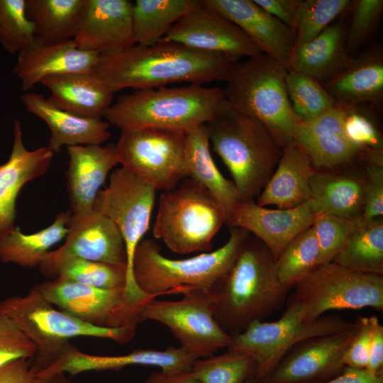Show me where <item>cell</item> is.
<instances>
[{"label":"cell","mask_w":383,"mask_h":383,"mask_svg":"<svg viewBox=\"0 0 383 383\" xmlns=\"http://www.w3.org/2000/svg\"><path fill=\"white\" fill-rule=\"evenodd\" d=\"M235 62L222 55L161 40L152 45L135 44L118 53L100 55L92 73L114 93L177 82L203 85L225 81Z\"/></svg>","instance_id":"6da1fadb"},{"label":"cell","mask_w":383,"mask_h":383,"mask_svg":"<svg viewBox=\"0 0 383 383\" xmlns=\"http://www.w3.org/2000/svg\"><path fill=\"white\" fill-rule=\"evenodd\" d=\"M290 289L279 282L270 250L248 232L231 267L206 295L215 319L233 337L280 309Z\"/></svg>","instance_id":"7a4b0ae2"},{"label":"cell","mask_w":383,"mask_h":383,"mask_svg":"<svg viewBox=\"0 0 383 383\" xmlns=\"http://www.w3.org/2000/svg\"><path fill=\"white\" fill-rule=\"evenodd\" d=\"M209 142L229 170L240 201L257 197L282 148L259 121L223 99L206 123Z\"/></svg>","instance_id":"3957f363"},{"label":"cell","mask_w":383,"mask_h":383,"mask_svg":"<svg viewBox=\"0 0 383 383\" xmlns=\"http://www.w3.org/2000/svg\"><path fill=\"white\" fill-rule=\"evenodd\" d=\"M223 99L222 89L202 84L135 90L120 96L103 118L121 131L152 128L186 132L209 122Z\"/></svg>","instance_id":"277c9868"},{"label":"cell","mask_w":383,"mask_h":383,"mask_svg":"<svg viewBox=\"0 0 383 383\" xmlns=\"http://www.w3.org/2000/svg\"><path fill=\"white\" fill-rule=\"evenodd\" d=\"M287 68L260 53L235 62L222 89L227 102L259 121L283 148L295 143L294 135L301 121L288 97Z\"/></svg>","instance_id":"5b68a950"},{"label":"cell","mask_w":383,"mask_h":383,"mask_svg":"<svg viewBox=\"0 0 383 383\" xmlns=\"http://www.w3.org/2000/svg\"><path fill=\"white\" fill-rule=\"evenodd\" d=\"M247 233L242 228H231L228 240L217 250L180 260L162 255L153 240H142L133 257L135 283L144 293L155 297L207 292L231 267Z\"/></svg>","instance_id":"8992f818"},{"label":"cell","mask_w":383,"mask_h":383,"mask_svg":"<svg viewBox=\"0 0 383 383\" xmlns=\"http://www.w3.org/2000/svg\"><path fill=\"white\" fill-rule=\"evenodd\" d=\"M0 311L15 321L34 344L35 354L31 360L34 376L50 367L74 338H105L124 344L136 331V328L98 327L55 309L37 285L24 296L1 300Z\"/></svg>","instance_id":"52a82bcc"},{"label":"cell","mask_w":383,"mask_h":383,"mask_svg":"<svg viewBox=\"0 0 383 383\" xmlns=\"http://www.w3.org/2000/svg\"><path fill=\"white\" fill-rule=\"evenodd\" d=\"M226 219L220 203L201 184L186 177L161 194L152 233L174 252H204L211 250Z\"/></svg>","instance_id":"ba28073f"},{"label":"cell","mask_w":383,"mask_h":383,"mask_svg":"<svg viewBox=\"0 0 383 383\" xmlns=\"http://www.w3.org/2000/svg\"><path fill=\"white\" fill-rule=\"evenodd\" d=\"M289 300L280 318L272 322H253L233 336L227 348L252 358L255 377L257 379L262 380L298 343L313 337L343 331L354 324L337 314L323 315L312 321H305L300 304L292 296Z\"/></svg>","instance_id":"9c48e42d"},{"label":"cell","mask_w":383,"mask_h":383,"mask_svg":"<svg viewBox=\"0 0 383 383\" xmlns=\"http://www.w3.org/2000/svg\"><path fill=\"white\" fill-rule=\"evenodd\" d=\"M156 189L134 172L123 167L110 175L108 185L98 193L93 210L109 218L123 239L126 257V295L137 302H148L152 296L137 285L133 273L135 249L149 229Z\"/></svg>","instance_id":"30bf717a"},{"label":"cell","mask_w":383,"mask_h":383,"mask_svg":"<svg viewBox=\"0 0 383 383\" xmlns=\"http://www.w3.org/2000/svg\"><path fill=\"white\" fill-rule=\"evenodd\" d=\"M291 296L305 321L332 310L366 307L383 311V276L345 268L334 262L318 265L294 286Z\"/></svg>","instance_id":"8fae6325"},{"label":"cell","mask_w":383,"mask_h":383,"mask_svg":"<svg viewBox=\"0 0 383 383\" xmlns=\"http://www.w3.org/2000/svg\"><path fill=\"white\" fill-rule=\"evenodd\" d=\"M186 132L163 128L122 131L115 150L118 164L157 191L174 188L187 177Z\"/></svg>","instance_id":"7c38bea8"},{"label":"cell","mask_w":383,"mask_h":383,"mask_svg":"<svg viewBox=\"0 0 383 383\" xmlns=\"http://www.w3.org/2000/svg\"><path fill=\"white\" fill-rule=\"evenodd\" d=\"M37 287L52 305L98 327L137 328L147 304L131 299L125 287L101 289L58 277Z\"/></svg>","instance_id":"4fadbf2b"},{"label":"cell","mask_w":383,"mask_h":383,"mask_svg":"<svg viewBox=\"0 0 383 383\" xmlns=\"http://www.w3.org/2000/svg\"><path fill=\"white\" fill-rule=\"evenodd\" d=\"M142 322L150 320L168 328L183 350L198 358L214 355L226 348L232 336L218 323L206 292L192 291L177 301L153 299L141 313Z\"/></svg>","instance_id":"5bb4252c"},{"label":"cell","mask_w":383,"mask_h":383,"mask_svg":"<svg viewBox=\"0 0 383 383\" xmlns=\"http://www.w3.org/2000/svg\"><path fill=\"white\" fill-rule=\"evenodd\" d=\"M359 320L343 331L306 339L292 348L262 379L267 383H323L344 369L343 357Z\"/></svg>","instance_id":"9a60e30c"},{"label":"cell","mask_w":383,"mask_h":383,"mask_svg":"<svg viewBox=\"0 0 383 383\" xmlns=\"http://www.w3.org/2000/svg\"><path fill=\"white\" fill-rule=\"evenodd\" d=\"M162 40L222 55L235 62L262 53L239 27L201 1L174 24Z\"/></svg>","instance_id":"2e32d148"},{"label":"cell","mask_w":383,"mask_h":383,"mask_svg":"<svg viewBox=\"0 0 383 383\" xmlns=\"http://www.w3.org/2000/svg\"><path fill=\"white\" fill-rule=\"evenodd\" d=\"M128 0H84L72 38L77 46L100 55L134 45L132 9Z\"/></svg>","instance_id":"e0dca14e"},{"label":"cell","mask_w":383,"mask_h":383,"mask_svg":"<svg viewBox=\"0 0 383 383\" xmlns=\"http://www.w3.org/2000/svg\"><path fill=\"white\" fill-rule=\"evenodd\" d=\"M68 228L65 243L59 248L49 251L40 265L65 257H77L126 267L123 239L109 218L93 210L82 216H70Z\"/></svg>","instance_id":"ac0fdd59"},{"label":"cell","mask_w":383,"mask_h":383,"mask_svg":"<svg viewBox=\"0 0 383 383\" xmlns=\"http://www.w3.org/2000/svg\"><path fill=\"white\" fill-rule=\"evenodd\" d=\"M316 217L304 205L293 209H268L254 199L239 201L226 217L230 228H242L258 238L274 260L297 235L311 227Z\"/></svg>","instance_id":"d6986e66"},{"label":"cell","mask_w":383,"mask_h":383,"mask_svg":"<svg viewBox=\"0 0 383 383\" xmlns=\"http://www.w3.org/2000/svg\"><path fill=\"white\" fill-rule=\"evenodd\" d=\"M196 359L180 347L170 346L163 350L139 349L126 355L104 356L84 353L70 343L56 360L35 377L58 372L76 375L89 371L118 370L131 365L155 366L167 371L188 370Z\"/></svg>","instance_id":"ffe728a7"},{"label":"cell","mask_w":383,"mask_h":383,"mask_svg":"<svg viewBox=\"0 0 383 383\" xmlns=\"http://www.w3.org/2000/svg\"><path fill=\"white\" fill-rule=\"evenodd\" d=\"M239 27L261 52L287 68L295 43V31L253 0H201Z\"/></svg>","instance_id":"44dd1931"},{"label":"cell","mask_w":383,"mask_h":383,"mask_svg":"<svg viewBox=\"0 0 383 383\" xmlns=\"http://www.w3.org/2000/svg\"><path fill=\"white\" fill-rule=\"evenodd\" d=\"M344 107L337 104L311 120L300 121L295 143L307 155L314 168L331 170L352 165L360 157L343 132Z\"/></svg>","instance_id":"7402d4cb"},{"label":"cell","mask_w":383,"mask_h":383,"mask_svg":"<svg viewBox=\"0 0 383 383\" xmlns=\"http://www.w3.org/2000/svg\"><path fill=\"white\" fill-rule=\"evenodd\" d=\"M67 152L69 212L72 217H79L93 211L101 187L118 162L113 144L68 146Z\"/></svg>","instance_id":"603a6c76"},{"label":"cell","mask_w":383,"mask_h":383,"mask_svg":"<svg viewBox=\"0 0 383 383\" xmlns=\"http://www.w3.org/2000/svg\"><path fill=\"white\" fill-rule=\"evenodd\" d=\"M53 156L48 146L28 150L23 141L21 123L14 121L11 153L0 165V238L15 228L16 203L21 188L45 173Z\"/></svg>","instance_id":"cb8c5ba5"},{"label":"cell","mask_w":383,"mask_h":383,"mask_svg":"<svg viewBox=\"0 0 383 383\" xmlns=\"http://www.w3.org/2000/svg\"><path fill=\"white\" fill-rule=\"evenodd\" d=\"M100 55L79 49L72 39L53 43H36L18 54L13 72L28 91L46 77L92 73Z\"/></svg>","instance_id":"d4e9b609"},{"label":"cell","mask_w":383,"mask_h":383,"mask_svg":"<svg viewBox=\"0 0 383 383\" xmlns=\"http://www.w3.org/2000/svg\"><path fill=\"white\" fill-rule=\"evenodd\" d=\"M26 111L43 120L50 131L48 148L53 152L62 146L101 145L111 137L109 124L99 118H87L62 110L36 92L20 96Z\"/></svg>","instance_id":"484cf974"},{"label":"cell","mask_w":383,"mask_h":383,"mask_svg":"<svg viewBox=\"0 0 383 383\" xmlns=\"http://www.w3.org/2000/svg\"><path fill=\"white\" fill-rule=\"evenodd\" d=\"M337 104L354 106L362 104L382 105L383 99V52L373 45L357 57L337 77L323 84Z\"/></svg>","instance_id":"4316f807"},{"label":"cell","mask_w":383,"mask_h":383,"mask_svg":"<svg viewBox=\"0 0 383 383\" xmlns=\"http://www.w3.org/2000/svg\"><path fill=\"white\" fill-rule=\"evenodd\" d=\"M306 152L296 143L282 148L278 164L257 197L261 206L293 209L311 198V179L316 172Z\"/></svg>","instance_id":"83f0119b"},{"label":"cell","mask_w":383,"mask_h":383,"mask_svg":"<svg viewBox=\"0 0 383 383\" xmlns=\"http://www.w3.org/2000/svg\"><path fill=\"white\" fill-rule=\"evenodd\" d=\"M343 23H333L318 36L292 51L287 70L308 75L322 84L350 65L352 57L345 46Z\"/></svg>","instance_id":"f1b7e54d"},{"label":"cell","mask_w":383,"mask_h":383,"mask_svg":"<svg viewBox=\"0 0 383 383\" xmlns=\"http://www.w3.org/2000/svg\"><path fill=\"white\" fill-rule=\"evenodd\" d=\"M40 83L49 89L52 103L80 116L103 118L112 104L114 93L93 73L51 75Z\"/></svg>","instance_id":"f546056e"},{"label":"cell","mask_w":383,"mask_h":383,"mask_svg":"<svg viewBox=\"0 0 383 383\" xmlns=\"http://www.w3.org/2000/svg\"><path fill=\"white\" fill-rule=\"evenodd\" d=\"M365 177L330 170H316L311 179V198L304 205L313 213L356 219L363 210Z\"/></svg>","instance_id":"4dcf8cb0"},{"label":"cell","mask_w":383,"mask_h":383,"mask_svg":"<svg viewBox=\"0 0 383 383\" xmlns=\"http://www.w3.org/2000/svg\"><path fill=\"white\" fill-rule=\"evenodd\" d=\"M209 145L206 124L186 131L184 162L187 177L204 187L223 207L227 217L240 201L233 181L226 179L216 165Z\"/></svg>","instance_id":"1f68e13d"},{"label":"cell","mask_w":383,"mask_h":383,"mask_svg":"<svg viewBox=\"0 0 383 383\" xmlns=\"http://www.w3.org/2000/svg\"><path fill=\"white\" fill-rule=\"evenodd\" d=\"M70 213L60 212L45 228L24 234L18 226L0 238V261L27 267H38L43 257L54 245L68 233Z\"/></svg>","instance_id":"d6a6232c"},{"label":"cell","mask_w":383,"mask_h":383,"mask_svg":"<svg viewBox=\"0 0 383 383\" xmlns=\"http://www.w3.org/2000/svg\"><path fill=\"white\" fill-rule=\"evenodd\" d=\"M351 270L383 275L382 217L357 223L333 261Z\"/></svg>","instance_id":"836d02e7"},{"label":"cell","mask_w":383,"mask_h":383,"mask_svg":"<svg viewBox=\"0 0 383 383\" xmlns=\"http://www.w3.org/2000/svg\"><path fill=\"white\" fill-rule=\"evenodd\" d=\"M84 0H26L36 40L53 44L73 38Z\"/></svg>","instance_id":"e575fe53"},{"label":"cell","mask_w":383,"mask_h":383,"mask_svg":"<svg viewBox=\"0 0 383 383\" xmlns=\"http://www.w3.org/2000/svg\"><path fill=\"white\" fill-rule=\"evenodd\" d=\"M199 0H136L132 21L135 44L152 45L161 40L171 28Z\"/></svg>","instance_id":"d590c367"},{"label":"cell","mask_w":383,"mask_h":383,"mask_svg":"<svg viewBox=\"0 0 383 383\" xmlns=\"http://www.w3.org/2000/svg\"><path fill=\"white\" fill-rule=\"evenodd\" d=\"M38 267L45 277H58L94 287L115 289L126 286V267L65 257L42 263Z\"/></svg>","instance_id":"8d00e7d4"},{"label":"cell","mask_w":383,"mask_h":383,"mask_svg":"<svg viewBox=\"0 0 383 383\" xmlns=\"http://www.w3.org/2000/svg\"><path fill=\"white\" fill-rule=\"evenodd\" d=\"M319 256L318 241L311 226L292 240L276 260L279 282L292 288L318 265Z\"/></svg>","instance_id":"74e56055"},{"label":"cell","mask_w":383,"mask_h":383,"mask_svg":"<svg viewBox=\"0 0 383 383\" xmlns=\"http://www.w3.org/2000/svg\"><path fill=\"white\" fill-rule=\"evenodd\" d=\"M191 370L201 383H245L255 374L250 355L228 350L221 355L196 359Z\"/></svg>","instance_id":"f35d334b"},{"label":"cell","mask_w":383,"mask_h":383,"mask_svg":"<svg viewBox=\"0 0 383 383\" xmlns=\"http://www.w3.org/2000/svg\"><path fill=\"white\" fill-rule=\"evenodd\" d=\"M286 86L292 109L301 121L315 118L337 104L321 83L302 73L287 70Z\"/></svg>","instance_id":"ab89813d"},{"label":"cell","mask_w":383,"mask_h":383,"mask_svg":"<svg viewBox=\"0 0 383 383\" xmlns=\"http://www.w3.org/2000/svg\"><path fill=\"white\" fill-rule=\"evenodd\" d=\"M352 3L350 0H302L296 18L293 50L318 36Z\"/></svg>","instance_id":"60d3db41"},{"label":"cell","mask_w":383,"mask_h":383,"mask_svg":"<svg viewBox=\"0 0 383 383\" xmlns=\"http://www.w3.org/2000/svg\"><path fill=\"white\" fill-rule=\"evenodd\" d=\"M35 29L26 14V0H0V44L16 54L36 43Z\"/></svg>","instance_id":"b9f144b4"},{"label":"cell","mask_w":383,"mask_h":383,"mask_svg":"<svg viewBox=\"0 0 383 383\" xmlns=\"http://www.w3.org/2000/svg\"><path fill=\"white\" fill-rule=\"evenodd\" d=\"M358 218L350 219L328 213L316 214L312 226L320 248L318 265L333 261L356 226Z\"/></svg>","instance_id":"7bdbcfd3"},{"label":"cell","mask_w":383,"mask_h":383,"mask_svg":"<svg viewBox=\"0 0 383 383\" xmlns=\"http://www.w3.org/2000/svg\"><path fill=\"white\" fill-rule=\"evenodd\" d=\"M350 23L345 33V46L350 54L356 52L370 38L383 13L382 0L353 1Z\"/></svg>","instance_id":"ee69618b"},{"label":"cell","mask_w":383,"mask_h":383,"mask_svg":"<svg viewBox=\"0 0 383 383\" xmlns=\"http://www.w3.org/2000/svg\"><path fill=\"white\" fill-rule=\"evenodd\" d=\"M343 106V132L347 139L361 151L383 149L382 138L371 117L358 106Z\"/></svg>","instance_id":"f6af8a7d"},{"label":"cell","mask_w":383,"mask_h":383,"mask_svg":"<svg viewBox=\"0 0 383 383\" xmlns=\"http://www.w3.org/2000/svg\"><path fill=\"white\" fill-rule=\"evenodd\" d=\"M35 354L33 342L15 321L0 311V368L19 360H32Z\"/></svg>","instance_id":"bcb514c9"},{"label":"cell","mask_w":383,"mask_h":383,"mask_svg":"<svg viewBox=\"0 0 383 383\" xmlns=\"http://www.w3.org/2000/svg\"><path fill=\"white\" fill-rule=\"evenodd\" d=\"M360 218L369 221L383 215V165L367 163Z\"/></svg>","instance_id":"7dc6e473"},{"label":"cell","mask_w":383,"mask_h":383,"mask_svg":"<svg viewBox=\"0 0 383 383\" xmlns=\"http://www.w3.org/2000/svg\"><path fill=\"white\" fill-rule=\"evenodd\" d=\"M377 317H360L359 328L343 357L345 367H367L369 350L374 321Z\"/></svg>","instance_id":"c3c4849f"},{"label":"cell","mask_w":383,"mask_h":383,"mask_svg":"<svg viewBox=\"0 0 383 383\" xmlns=\"http://www.w3.org/2000/svg\"><path fill=\"white\" fill-rule=\"evenodd\" d=\"M265 11L294 30L299 8L302 0H253Z\"/></svg>","instance_id":"681fc988"},{"label":"cell","mask_w":383,"mask_h":383,"mask_svg":"<svg viewBox=\"0 0 383 383\" xmlns=\"http://www.w3.org/2000/svg\"><path fill=\"white\" fill-rule=\"evenodd\" d=\"M31 360L22 359L0 368V383H33Z\"/></svg>","instance_id":"f907efd6"},{"label":"cell","mask_w":383,"mask_h":383,"mask_svg":"<svg viewBox=\"0 0 383 383\" xmlns=\"http://www.w3.org/2000/svg\"><path fill=\"white\" fill-rule=\"evenodd\" d=\"M366 369L373 373H383V326L378 318L373 326Z\"/></svg>","instance_id":"816d5d0a"},{"label":"cell","mask_w":383,"mask_h":383,"mask_svg":"<svg viewBox=\"0 0 383 383\" xmlns=\"http://www.w3.org/2000/svg\"><path fill=\"white\" fill-rule=\"evenodd\" d=\"M323 383H383V373H373L365 368L345 367L338 375Z\"/></svg>","instance_id":"f5cc1de1"},{"label":"cell","mask_w":383,"mask_h":383,"mask_svg":"<svg viewBox=\"0 0 383 383\" xmlns=\"http://www.w3.org/2000/svg\"><path fill=\"white\" fill-rule=\"evenodd\" d=\"M143 383H201L191 369L152 372Z\"/></svg>","instance_id":"db71d44e"},{"label":"cell","mask_w":383,"mask_h":383,"mask_svg":"<svg viewBox=\"0 0 383 383\" xmlns=\"http://www.w3.org/2000/svg\"><path fill=\"white\" fill-rule=\"evenodd\" d=\"M33 383H71L65 373L58 372L45 377H35Z\"/></svg>","instance_id":"11a10c76"},{"label":"cell","mask_w":383,"mask_h":383,"mask_svg":"<svg viewBox=\"0 0 383 383\" xmlns=\"http://www.w3.org/2000/svg\"><path fill=\"white\" fill-rule=\"evenodd\" d=\"M245 383H267L264 382L263 380H260L256 379L255 377H252L248 380Z\"/></svg>","instance_id":"9f6ffc18"}]
</instances>
